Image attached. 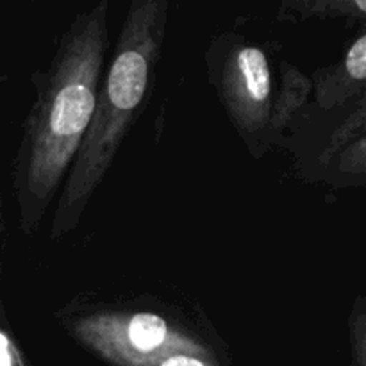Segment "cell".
I'll use <instances>...</instances> for the list:
<instances>
[{"label": "cell", "mask_w": 366, "mask_h": 366, "mask_svg": "<svg viewBox=\"0 0 366 366\" xmlns=\"http://www.w3.org/2000/svg\"><path fill=\"white\" fill-rule=\"evenodd\" d=\"M109 50V2L79 11L45 70L32 74L36 99L11 167L20 229L34 236L57 200L92 124Z\"/></svg>", "instance_id": "obj_1"}, {"label": "cell", "mask_w": 366, "mask_h": 366, "mask_svg": "<svg viewBox=\"0 0 366 366\" xmlns=\"http://www.w3.org/2000/svg\"><path fill=\"white\" fill-rule=\"evenodd\" d=\"M168 18L167 0H132L129 6L113 59L100 81L92 124L54 207L52 239H61L77 227L122 143L145 109L154 89Z\"/></svg>", "instance_id": "obj_2"}, {"label": "cell", "mask_w": 366, "mask_h": 366, "mask_svg": "<svg viewBox=\"0 0 366 366\" xmlns=\"http://www.w3.org/2000/svg\"><path fill=\"white\" fill-rule=\"evenodd\" d=\"M207 70L222 106L254 157L268 150L274 113V75L263 49L225 32L207 52Z\"/></svg>", "instance_id": "obj_3"}, {"label": "cell", "mask_w": 366, "mask_h": 366, "mask_svg": "<svg viewBox=\"0 0 366 366\" xmlns=\"http://www.w3.org/2000/svg\"><path fill=\"white\" fill-rule=\"evenodd\" d=\"M70 332L122 366H152L174 352L207 354L189 331L154 311H97L75 318Z\"/></svg>", "instance_id": "obj_4"}, {"label": "cell", "mask_w": 366, "mask_h": 366, "mask_svg": "<svg viewBox=\"0 0 366 366\" xmlns=\"http://www.w3.org/2000/svg\"><path fill=\"white\" fill-rule=\"evenodd\" d=\"M366 79V36L361 32L356 41L347 50L342 63L320 70L315 75L317 100L322 109L329 111L336 104H343L354 95L363 97Z\"/></svg>", "instance_id": "obj_5"}, {"label": "cell", "mask_w": 366, "mask_h": 366, "mask_svg": "<svg viewBox=\"0 0 366 366\" xmlns=\"http://www.w3.org/2000/svg\"><path fill=\"white\" fill-rule=\"evenodd\" d=\"M2 320L4 317L0 313V366H24L20 349Z\"/></svg>", "instance_id": "obj_6"}, {"label": "cell", "mask_w": 366, "mask_h": 366, "mask_svg": "<svg viewBox=\"0 0 366 366\" xmlns=\"http://www.w3.org/2000/svg\"><path fill=\"white\" fill-rule=\"evenodd\" d=\"M152 366H214L209 361L207 354H195V352H174L168 356L161 357Z\"/></svg>", "instance_id": "obj_7"}, {"label": "cell", "mask_w": 366, "mask_h": 366, "mask_svg": "<svg viewBox=\"0 0 366 366\" xmlns=\"http://www.w3.org/2000/svg\"><path fill=\"white\" fill-rule=\"evenodd\" d=\"M4 234V217H2V200H0V243H2Z\"/></svg>", "instance_id": "obj_8"}]
</instances>
